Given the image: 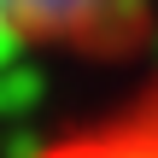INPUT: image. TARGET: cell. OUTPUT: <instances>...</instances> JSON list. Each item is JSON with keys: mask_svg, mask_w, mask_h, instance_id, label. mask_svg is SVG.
I'll use <instances>...</instances> for the list:
<instances>
[{"mask_svg": "<svg viewBox=\"0 0 158 158\" xmlns=\"http://www.w3.org/2000/svg\"><path fill=\"white\" fill-rule=\"evenodd\" d=\"M35 158H158V106L100 123V129H82V135H64Z\"/></svg>", "mask_w": 158, "mask_h": 158, "instance_id": "2", "label": "cell"}, {"mask_svg": "<svg viewBox=\"0 0 158 158\" xmlns=\"http://www.w3.org/2000/svg\"><path fill=\"white\" fill-rule=\"evenodd\" d=\"M158 0H0V47L117 53L152 23Z\"/></svg>", "mask_w": 158, "mask_h": 158, "instance_id": "1", "label": "cell"}]
</instances>
